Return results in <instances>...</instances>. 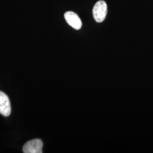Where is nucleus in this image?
<instances>
[{
    "instance_id": "obj_1",
    "label": "nucleus",
    "mask_w": 153,
    "mask_h": 153,
    "mask_svg": "<svg viewBox=\"0 0 153 153\" xmlns=\"http://www.w3.org/2000/svg\"><path fill=\"white\" fill-rule=\"evenodd\" d=\"M107 14V5L106 2L100 0L98 1L94 6L93 15L94 19L98 23L103 22Z\"/></svg>"
},
{
    "instance_id": "obj_2",
    "label": "nucleus",
    "mask_w": 153,
    "mask_h": 153,
    "mask_svg": "<svg viewBox=\"0 0 153 153\" xmlns=\"http://www.w3.org/2000/svg\"><path fill=\"white\" fill-rule=\"evenodd\" d=\"M43 143L40 139H34L26 142L23 148L25 153H42Z\"/></svg>"
},
{
    "instance_id": "obj_3",
    "label": "nucleus",
    "mask_w": 153,
    "mask_h": 153,
    "mask_svg": "<svg viewBox=\"0 0 153 153\" xmlns=\"http://www.w3.org/2000/svg\"><path fill=\"white\" fill-rule=\"evenodd\" d=\"M64 17L68 24L71 27L77 30L82 27V21L76 13L73 11H67L64 14Z\"/></svg>"
},
{
    "instance_id": "obj_4",
    "label": "nucleus",
    "mask_w": 153,
    "mask_h": 153,
    "mask_svg": "<svg viewBox=\"0 0 153 153\" xmlns=\"http://www.w3.org/2000/svg\"><path fill=\"white\" fill-rule=\"evenodd\" d=\"M0 114L7 117L11 114V105L7 95L0 91Z\"/></svg>"
}]
</instances>
